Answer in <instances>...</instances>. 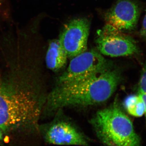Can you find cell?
<instances>
[{"mask_svg":"<svg viewBox=\"0 0 146 146\" xmlns=\"http://www.w3.org/2000/svg\"><path fill=\"white\" fill-rule=\"evenodd\" d=\"M119 72L109 69L83 80L58 84L49 95L47 110L64 107H86L106 101L117 89L121 80Z\"/></svg>","mask_w":146,"mask_h":146,"instance_id":"obj_1","label":"cell"},{"mask_svg":"<svg viewBox=\"0 0 146 146\" xmlns=\"http://www.w3.org/2000/svg\"><path fill=\"white\" fill-rule=\"evenodd\" d=\"M31 89L0 80V129L3 133L39 131L41 107Z\"/></svg>","mask_w":146,"mask_h":146,"instance_id":"obj_2","label":"cell"},{"mask_svg":"<svg viewBox=\"0 0 146 146\" xmlns=\"http://www.w3.org/2000/svg\"><path fill=\"white\" fill-rule=\"evenodd\" d=\"M91 123L104 146H141L131 120L117 105L98 111Z\"/></svg>","mask_w":146,"mask_h":146,"instance_id":"obj_3","label":"cell"},{"mask_svg":"<svg viewBox=\"0 0 146 146\" xmlns=\"http://www.w3.org/2000/svg\"><path fill=\"white\" fill-rule=\"evenodd\" d=\"M110 69L101 54L86 51L73 57L68 68L59 77L58 84L74 82L92 77Z\"/></svg>","mask_w":146,"mask_h":146,"instance_id":"obj_4","label":"cell"},{"mask_svg":"<svg viewBox=\"0 0 146 146\" xmlns=\"http://www.w3.org/2000/svg\"><path fill=\"white\" fill-rule=\"evenodd\" d=\"M46 143L59 146H88L90 141L77 127L68 120L57 119L39 126Z\"/></svg>","mask_w":146,"mask_h":146,"instance_id":"obj_5","label":"cell"},{"mask_svg":"<svg viewBox=\"0 0 146 146\" xmlns=\"http://www.w3.org/2000/svg\"><path fill=\"white\" fill-rule=\"evenodd\" d=\"M119 32L107 25L98 32L96 44L100 53L111 57H119L138 52L134 40Z\"/></svg>","mask_w":146,"mask_h":146,"instance_id":"obj_6","label":"cell"},{"mask_svg":"<svg viewBox=\"0 0 146 146\" xmlns=\"http://www.w3.org/2000/svg\"><path fill=\"white\" fill-rule=\"evenodd\" d=\"M89 29L90 23L85 18L74 19L65 26L58 39L68 57L86 51Z\"/></svg>","mask_w":146,"mask_h":146,"instance_id":"obj_7","label":"cell"},{"mask_svg":"<svg viewBox=\"0 0 146 146\" xmlns=\"http://www.w3.org/2000/svg\"><path fill=\"white\" fill-rule=\"evenodd\" d=\"M141 7L133 0H119L105 15L107 25L116 31H131L136 28Z\"/></svg>","mask_w":146,"mask_h":146,"instance_id":"obj_8","label":"cell"},{"mask_svg":"<svg viewBox=\"0 0 146 146\" xmlns=\"http://www.w3.org/2000/svg\"><path fill=\"white\" fill-rule=\"evenodd\" d=\"M68 58L59 39L50 42L46 57V64L48 69L54 72L59 70L66 64Z\"/></svg>","mask_w":146,"mask_h":146,"instance_id":"obj_9","label":"cell"},{"mask_svg":"<svg viewBox=\"0 0 146 146\" xmlns=\"http://www.w3.org/2000/svg\"><path fill=\"white\" fill-rule=\"evenodd\" d=\"M124 105L129 114L135 117H141L145 114L144 102L140 94L127 98Z\"/></svg>","mask_w":146,"mask_h":146,"instance_id":"obj_10","label":"cell"},{"mask_svg":"<svg viewBox=\"0 0 146 146\" xmlns=\"http://www.w3.org/2000/svg\"><path fill=\"white\" fill-rule=\"evenodd\" d=\"M139 93L146 94V61L143 67L140 77Z\"/></svg>","mask_w":146,"mask_h":146,"instance_id":"obj_11","label":"cell"},{"mask_svg":"<svg viewBox=\"0 0 146 146\" xmlns=\"http://www.w3.org/2000/svg\"><path fill=\"white\" fill-rule=\"evenodd\" d=\"M140 33L141 36L146 39V9Z\"/></svg>","mask_w":146,"mask_h":146,"instance_id":"obj_12","label":"cell"},{"mask_svg":"<svg viewBox=\"0 0 146 146\" xmlns=\"http://www.w3.org/2000/svg\"><path fill=\"white\" fill-rule=\"evenodd\" d=\"M139 94L141 95V97H142L143 101L144 102V105H145V111L144 115H145V117L146 122V94H140V93Z\"/></svg>","mask_w":146,"mask_h":146,"instance_id":"obj_13","label":"cell"},{"mask_svg":"<svg viewBox=\"0 0 146 146\" xmlns=\"http://www.w3.org/2000/svg\"><path fill=\"white\" fill-rule=\"evenodd\" d=\"M3 138V132L1 129H0V145L2 143Z\"/></svg>","mask_w":146,"mask_h":146,"instance_id":"obj_14","label":"cell"}]
</instances>
